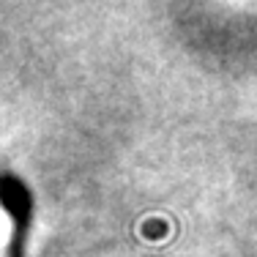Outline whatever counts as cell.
<instances>
[{
  "instance_id": "obj_1",
  "label": "cell",
  "mask_w": 257,
  "mask_h": 257,
  "mask_svg": "<svg viewBox=\"0 0 257 257\" xmlns=\"http://www.w3.org/2000/svg\"><path fill=\"white\" fill-rule=\"evenodd\" d=\"M3 205L11 216V227H14L9 257H25L28 232H30V222H33V197H30L28 186L14 173L3 175Z\"/></svg>"
}]
</instances>
